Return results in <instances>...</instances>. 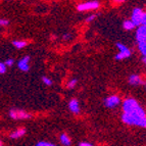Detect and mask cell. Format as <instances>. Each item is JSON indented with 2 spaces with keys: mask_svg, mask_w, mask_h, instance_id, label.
<instances>
[{
  "mask_svg": "<svg viewBox=\"0 0 146 146\" xmlns=\"http://www.w3.org/2000/svg\"><path fill=\"white\" fill-rule=\"evenodd\" d=\"M123 110L127 113H132V115H136L140 117H146L145 110L142 108L139 103L133 98H128L123 103Z\"/></svg>",
  "mask_w": 146,
  "mask_h": 146,
  "instance_id": "1",
  "label": "cell"
},
{
  "mask_svg": "<svg viewBox=\"0 0 146 146\" xmlns=\"http://www.w3.org/2000/svg\"><path fill=\"white\" fill-rule=\"evenodd\" d=\"M144 15H145V12H144L141 8H134V10L132 12L131 20L134 22V24L136 25V27H139V26L142 25Z\"/></svg>",
  "mask_w": 146,
  "mask_h": 146,
  "instance_id": "2",
  "label": "cell"
},
{
  "mask_svg": "<svg viewBox=\"0 0 146 146\" xmlns=\"http://www.w3.org/2000/svg\"><path fill=\"white\" fill-rule=\"evenodd\" d=\"M9 117L13 119H30L32 117L30 113H28L27 111L22 110H11L9 111Z\"/></svg>",
  "mask_w": 146,
  "mask_h": 146,
  "instance_id": "3",
  "label": "cell"
},
{
  "mask_svg": "<svg viewBox=\"0 0 146 146\" xmlns=\"http://www.w3.org/2000/svg\"><path fill=\"white\" fill-rule=\"evenodd\" d=\"M99 7V2L98 1H89V2L81 3L77 6V9L79 11H87V10L97 9Z\"/></svg>",
  "mask_w": 146,
  "mask_h": 146,
  "instance_id": "4",
  "label": "cell"
},
{
  "mask_svg": "<svg viewBox=\"0 0 146 146\" xmlns=\"http://www.w3.org/2000/svg\"><path fill=\"white\" fill-rule=\"evenodd\" d=\"M119 102H121V99L117 95H111V96L104 99V105L108 108H113V107L117 106Z\"/></svg>",
  "mask_w": 146,
  "mask_h": 146,
  "instance_id": "5",
  "label": "cell"
},
{
  "mask_svg": "<svg viewBox=\"0 0 146 146\" xmlns=\"http://www.w3.org/2000/svg\"><path fill=\"white\" fill-rule=\"evenodd\" d=\"M136 39L138 42H146V26L141 25L139 26L136 32Z\"/></svg>",
  "mask_w": 146,
  "mask_h": 146,
  "instance_id": "6",
  "label": "cell"
},
{
  "mask_svg": "<svg viewBox=\"0 0 146 146\" xmlns=\"http://www.w3.org/2000/svg\"><path fill=\"white\" fill-rule=\"evenodd\" d=\"M29 61H30L29 56H25V57H23V58L19 61V63H17V66H19V68H20L21 71H23V72H28V71H29V68H30Z\"/></svg>",
  "mask_w": 146,
  "mask_h": 146,
  "instance_id": "7",
  "label": "cell"
},
{
  "mask_svg": "<svg viewBox=\"0 0 146 146\" xmlns=\"http://www.w3.org/2000/svg\"><path fill=\"white\" fill-rule=\"evenodd\" d=\"M129 83L133 86L136 85H144L145 82L141 79V77L138 75H132L129 77Z\"/></svg>",
  "mask_w": 146,
  "mask_h": 146,
  "instance_id": "8",
  "label": "cell"
},
{
  "mask_svg": "<svg viewBox=\"0 0 146 146\" xmlns=\"http://www.w3.org/2000/svg\"><path fill=\"white\" fill-rule=\"evenodd\" d=\"M68 108L71 110L73 113L75 115H78L80 112V105H79V102L77 99H72L68 103Z\"/></svg>",
  "mask_w": 146,
  "mask_h": 146,
  "instance_id": "9",
  "label": "cell"
},
{
  "mask_svg": "<svg viewBox=\"0 0 146 146\" xmlns=\"http://www.w3.org/2000/svg\"><path fill=\"white\" fill-rule=\"evenodd\" d=\"M131 50L129 48L126 49V50H123V51H119L117 55L115 56V58L117 60H122V59H125V58H128L130 55H131Z\"/></svg>",
  "mask_w": 146,
  "mask_h": 146,
  "instance_id": "10",
  "label": "cell"
},
{
  "mask_svg": "<svg viewBox=\"0 0 146 146\" xmlns=\"http://www.w3.org/2000/svg\"><path fill=\"white\" fill-rule=\"evenodd\" d=\"M26 133V130L25 129H19L17 131L12 132L11 134H10V138L11 139H19L21 137H23Z\"/></svg>",
  "mask_w": 146,
  "mask_h": 146,
  "instance_id": "11",
  "label": "cell"
},
{
  "mask_svg": "<svg viewBox=\"0 0 146 146\" xmlns=\"http://www.w3.org/2000/svg\"><path fill=\"white\" fill-rule=\"evenodd\" d=\"M12 45L17 49H22V48H24V47L27 46L28 42L22 41V40H15V41H12Z\"/></svg>",
  "mask_w": 146,
  "mask_h": 146,
  "instance_id": "12",
  "label": "cell"
},
{
  "mask_svg": "<svg viewBox=\"0 0 146 146\" xmlns=\"http://www.w3.org/2000/svg\"><path fill=\"white\" fill-rule=\"evenodd\" d=\"M123 27H124V29L127 30V31H131V30H133L135 27H136V25L134 24V22H133L132 20L125 21L124 24H123Z\"/></svg>",
  "mask_w": 146,
  "mask_h": 146,
  "instance_id": "13",
  "label": "cell"
},
{
  "mask_svg": "<svg viewBox=\"0 0 146 146\" xmlns=\"http://www.w3.org/2000/svg\"><path fill=\"white\" fill-rule=\"evenodd\" d=\"M60 142L63 145H71V139L66 134H61L60 135Z\"/></svg>",
  "mask_w": 146,
  "mask_h": 146,
  "instance_id": "14",
  "label": "cell"
},
{
  "mask_svg": "<svg viewBox=\"0 0 146 146\" xmlns=\"http://www.w3.org/2000/svg\"><path fill=\"white\" fill-rule=\"evenodd\" d=\"M138 48L142 55L146 56V42H138Z\"/></svg>",
  "mask_w": 146,
  "mask_h": 146,
  "instance_id": "15",
  "label": "cell"
},
{
  "mask_svg": "<svg viewBox=\"0 0 146 146\" xmlns=\"http://www.w3.org/2000/svg\"><path fill=\"white\" fill-rule=\"evenodd\" d=\"M77 83H78V81H77V79H73V80H71L70 82H68V89H73V88H75V87H76Z\"/></svg>",
  "mask_w": 146,
  "mask_h": 146,
  "instance_id": "16",
  "label": "cell"
},
{
  "mask_svg": "<svg viewBox=\"0 0 146 146\" xmlns=\"http://www.w3.org/2000/svg\"><path fill=\"white\" fill-rule=\"evenodd\" d=\"M42 81H43V83L46 86H51L52 85V81L49 78H47V77H43V78H42Z\"/></svg>",
  "mask_w": 146,
  "mask_h": 146,
  "instance_id": "17",
  "label": "cell"
},
{
  "mask_svg": "<svg viewBox=\"0 0 146 146\" xmlns=\"http://www.w3.org/2000/svg\"><path fill=\"white\" fill-rule=\"evenodd\" d=\"M6 63L5 62H1L0 63V74H1V75H3V74L5 73V72H6Z\"/></svg>",
  "mask_w": 146,
  "mask_h": 146,
  "instance_id": "18",
  "label": "cell"
},
{
  "mask_svg": "<svg viewBox=\"0 0 146 146\" xmlns=\"http://www.w3.org/2000/svg\"><path fill=\"white\" fill-rule=\"evenodd\" d=\"M117 49H119V51H123V50H126V49H128V47L125 45V44H123V43H117Z\"/></svg>",
  "mask_w": 146,
  "mask_h": 146,
  "instance_id": "19",
  "label": "cell"
},
{
  "mask_svg": "<svg viewBox=\"0 0 146 146\" xmlns=\"http://www.w3.org/2000/svg\"><path fill=\"white\" fill-rule=\"evenodd\" d=\"M54 144L49 143V142H45V141H39L37 143V146H53Z\"/></svg>",
  "mask_w": 146,
  "mask_h": 146,
  "instance_id": "20",
  "label": "cell"
},
{
  "mask_svg": "<svg viewBox=\"0 0 146 146\" xmlns=\"http://www.w3.org/2000/svg\"><path fill=\"white\" fill-rule=\"evenodd\" d=\"M8 24H9V22H8L7 20H3V19H1V20H0V25H1L2 27H5V26H7Z\"/></svg>",
  "mask_w": 146,
  "mask_h": 146,
  "instance_id": "21",
  "label": "cell"
},
{
  "mask_svg": "<svg viewBox=\"0 0 146 146\" xmlns=\"http://www.w3.org/2000/svg\"><path fill=\"white\" fill-rule=\"evenodd\" d=\"M5 63H6V66H11L12 64H13V59H11V58L6 59V61H5Z\"/></svg>",
  "mask_w": 146,
  "mask_h": 146,
  "instance_id": "22",
  "label": "cell"
},
{
  "mask_svg": "<svg viewBox=\"0 0 146 146\" xmlns=\"http://www.w3.org/2000/svg\"><path fill=\"white\" fill-rule=\"evenodd\" d=\"M79 145L80 146H91L92 144L89 143V142H81V143H79Z\"/></svg>",
  "mask_w": 146,
  "mask_h": 146,
  "instance_id": "23",
  "label": "cell"
},
{
  "mask_svg": "<svg viewBox=\"0 0 146 146\" xmlns=\"http://www.w3.org/2000/svg\"><path fill=\"white\" fill-rule=\"evenodd\" d=\"M95 17H96V15H90V17H88V19H87V20H86V21H87V22H91V21L94 20Z\"/></svg>",
  "mask_w": 146,
  "mask_h": 146,
  "instance_id": "24",
  "label": "cell"
},
{
  "mask_svg": "<svg viewBox=\"0 0 146 146\" xmlns=\"http://www.w3.org/2000/svg\"><path fill=\"white\" fill-rule=\"evenodd\" d=\"M142 25H145L146 26V12H145V15H144L143 21H142Z\"/></svg>",
  "mask_w": 146,
  "mask_h": 146,
  "instance_id": "25",
  "label": "cell"
},
{
  "mask_svg": "<svg viewBox=\"0 0 146 146\" xmlns=\"http://www.w3.org/2000/svg\"><path fill=\"white\" fill-rule=\"evenodd\" d=\"M115 3H123L124 1H126V0H113Z\"/></svg>",
  "mask_w": 146,
  "mask_h": 146,
  "instance_id": "26",
  "label": "cell"
},
{
  "mask_svg": "<svg viewBox=\"0 0 146 146\" xmlns=\"http://www.w3.org/2000/svg\"><path fill=\"white\" fill-rule=\"evenodd\" d=\"M68 38H70V34H66V36H63V39L64 40H68Z\"/></svg>",
  "mask_w": 146,
  "mask_h": 146,
  "instance_id": "27",
  "label": "cell"
},
{
  "mask_svg": "<svg viewBox=\"0 0 146 146\" xmlns=\"http://www.w3.org/2000/svg\"><path fill=\"white\" fill-rule=\"evenodd\" d=\"M142 127H144V128H146V119H144V123H143V125H142Z\"/></svg>",
  "mask_w": 146,
  "mask_h": 146,
  "instance_id": "28",
  "label": "cell"
}]
</instances>
